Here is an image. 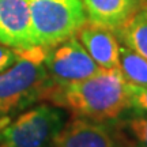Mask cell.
I'll use <instances>...</instances> for the list:
<instances>
[{
    "mask_svg": "<svg viewBox=\"0 0 147 147\" xmlns=\"http://www.w3.org/2000/svg\"><path fill=\"white\" fill-rule=\"evenodd\" d=\"M55 105L68 109L75 117L106 123L131 109L129 83L117 68H101L93 76L53 91Z\"/></svg>",
    "mask_w": 147,
    "mask_h": 147,
    "instance_id": "6da1fadb",
    "label": "cell"
},
{
    "mask_svg": "<svg viewBox=\"0 0 147 147\" xmlns=\"http://www.w3.org/2000/svg\"><path fill=\"white\" fill-rule=\"evenodd\" d=\"M45 51L19 49L21 59L0 72V128L37 102L49 101L55 87L44 65Z\"/></svg>",
    "mask_w": 147,
    "mask_h": 147,
    "instance_id": "7a4b0ae2",
    "label": "cell"
},
{
    "mask_svg": "<svg viewBox=\"0 0 147 147\" xmlns=\"http://www.w3.org/2000/svg\"><path fill=\"white\" fill-rule=\"evenodd\" d=\"M34 47L51 48L87 23L82 0H29Z\"/></svg>",
    "mask_w": 147,
    "mask_h": 147,
    "instance_id": "3957f363",
    "label": "cell"
},
{
    "mask_svg": "<svg viewBox=\"0 0 147 147\" xmlns=\"http://www.w3.org/2000/svg\"><path fill=\"white\" fill-rule=\"evenodd\" d=\"M64 124L61 106L36 105L0 128V147H53Z\"/></svg>",
    "mask_w": 147,
    "mask_h": 147,
    "instance_id": "277c9868",
    "label": "cell"
},
{
    "mask_svg": "<svg viewBox=\"0 0 147 147\" xmlns=\"http://www.w3.org/2000/svg\"><path fill=\"white\" fill-rule=\"evenodd\" d=\"M44 65L55 87L53 91L90 78L101 69L76 36L47 48Z\"/></svg>",
    "mask_w": 147,
    "mask_h": 147,
    "instance_id": "5b68a950",
    "label": "cell"
},
{
    "mask_svg": "<svg viewBox=\"0 0 147 147\" xmlns=\"http://www.w3.org/2000/svg\"><path fill=\"white\" fill-rule=\"evenodd\" d=\"M0 44L14 49L34 48L29 0H0Z\"/></svg>",
    "mask_w": 147,
    "mask_h": 147,
    "instance_id": "8992f818",
    "label": "cell"
},
{
    "mask_svg": "<svg viewBox=\"0 0 147 147\" xmlns=\"http://www.w3.org/2000/svg\"><path fill=\"white\" fill-rule=\"evenodd\" d=\"M53 147H121V143L113 127L74 117L64 124Z\"/></svg>",
    "mask_w": 147,
    "mask_h": 147,
    "instance_id": "52a82bcc",
    "label": "cell"
},
{
    "mask_svg": "<svg viewBox=\"0 0 147 147\" xmlns=\"http://www.w3.org/2000/svg\"><path fill=\"white\" fill-rule=\"evenodd\" d=\"M76 38L101 68L109 69L119 67L120 45L112 30L87 22L78 30Z\"/></svg>",
    "mask_w": 147,
    "mask_h": 147,
    "instance_id": "ba28073f",
    "label": "cell"
},
{
    "mask_svg": "<svg viewBox=\"0 0 147 147\" xmlns=\"http://www.w3.org/2000/svg\"><path fill=\"white\" fill-rule=\"evenodd\" d=\"M87 22L119 30L142 7V0H82Z\"/></svg>",
    "mask_w": 147,
    "mask_h": 147,
    "instance_id": "9c48e42d",
    "label": "cell"
},
{
    "mask_svg": "<svg viewBox=\"0 0 147 147\" xmlns=\"http://www.w3.org/2000/svg\"><path fill=\"white\" fill-rule=\"evenodd\" d=\"M113 128L121 147H147V112L135 109Z\"/></svg>",
    "mask_w": 147,
    "mask_h": 147,
    "instance_id": "30bf717a",
    "label": "cell"
},
{
    "mask_svg": "<svg viewBox=\"0 0 147 147\" xmlns=\"http://www.w3.org/2000/svg\"><path fill=\"white\" fill-rule=\"evenodd\" d=\"M116 32L125 47L147 60V5L140 7L131 19Z\"/></svg>",
    "mask_w": 147,
    "mask_h": 147,
    "instance_id": "8fae6325",
    "label": "cell"
},
{
    "mask_svg": "<svg viewBox=\"0 0 147 147\" xmlns=\"http://www.w3.org/2000/svg\"><path fill=\"white\" fill-rule=\"evenodd\" d=\"M119 69L129 84L147 87V60L125 45L119 49Z\"/></svg>",
    "mask_w": 147,
    "mask_h": 147,
    "instance_id": "7c38bea8",
    "label": "cell"
},
{
    "mask_svg": "<svg viewBox=\"0 0 147 147\" xmlns=\"http://www.w3.org/2000/svg\"><path fill=\"white\" fill-rule=\"evenodd\" d=\"M19 59H21L19 49H14L0 44V72H4L5 69L12 67Z\"/></svg>",
    "mask_w": 147,
    "mask_h": 147,
    "instance_id": "4fadbf2b",
    "label": "cell"
},
{
    "mask_svg": "<svg viewBox=\"0 0 147 147\" xmlns=\"http://www.w3.org/2000/svg\"><path fill=\"white\" fill-rule=\"evenodd\" d=\"M131 108L147 112V87H136L129 84Z\"/></svg>",
    "mask_w": 147,
    "mask_h": 147,
    "instance_id": "5bb4252c",
    "label": "cell"
},
{
    "mask_svg": "<svg viewBox=\"0 0 147 147\" xmlns=\"http://www.w3.org/2000/svg\"><path fill=\"white\" fill-rule=\"evenodd\" d=\"M146 1H147V0H146Z\"/></svg>",
    "mask_w": 147,
    "mask_h": 147,
    "instance_id": "9a60e30c",
    "label": "cell"
}]
</instances>
